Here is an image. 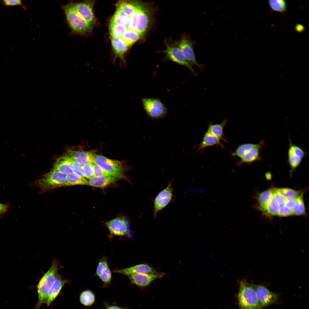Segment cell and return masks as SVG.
<instances>
[{"instance_id":"7402d4cb","label":"cell","mask_w":309,"mask_h":309,"mask_svg":"<svg viewBox=\"0 0 309 309\" xmlns=\"http://www.w3.org/2000/svg\"><path fill=\"white\" fill-rule=\"evenodd\" d=\"M280 206L273 195L272 198L267 204L259 206V209L264 215L270 217L277 215Z\"/></svg>"},{"instance_id":"c3c4849f","label":"cell","mask_w":309,"mask_h":309,"mask_svg":"<svg viewBox=\"0 0 309 309\" xmlns=\"http://www.w3.org/2000/svg\"><path fill=\"white\" fill-rule=\"evenodd\" d=\"M189 191L201 193H204L205 191L201 189L197 188H192L190 189Z\"/></svg>"},{"instance_id":"8fae6325","label":"cell","mask_w":309,"mask_h":309,"mask_svg":"<svg viewBox=\"0 0 309 309\" xmlns=\"http://www.w3.org/2000/svg\"><path fill=\"white\" fill-rule=\"evenodd\" d=\"M172 181L168 186L159 193L154 202L153 217H156L158 213L165 208L171 201L173 197Z\"/></svg>"},{"instance_id":"74e56055","label":"cell","mask_w":309,"mask_h":309,"mask_svg":"<svg viewBox=\"0 0 309 309\" xmlns=\"http://www.w3.org/2000/svg\"><path fill=\"white\" fill-rule=\"evenodd\" d=\"M108 267L107 258L105 257H102L99 262L96 270V275L99 277Z\"/></svg>"},{"instance_id":"9a60e30c","label":"cell","mask_w":309,"mask_h":309,"mask_svg":"<svg viewBox=\"0 0 309 309\" xmlns=\"http://www.w3.org/2000/svg\"><path fill=\"white\" fill-rule=\"evenodd\" d=\"M94 151L69 150L66 155L78 163L82 166L89 163H94Z\"/></svg>"},{"instance_id":"f6af8a7d","label":"cell","mask_w":309,"mask_h":309,"mask_svg":"<svg viewBox=\"0 0 309 309\" xmlns=\"http://www.w3.org/2000/svg\"><path fill=\"white\" fill-rule=\"evenodd\" d=\"M296 203V198L290 200H286L284 204L288 208L292 209Z\"/></svg>"},{"instance_id":"8d00e7d4","label":"cell","mask_w":309,"mask_h":309,"mask_svg":"<svg viewBox=\"0 0 309 309\" xmlns=\"http://www.w3.org/2000/svg\"><path fill=\"white\" fill-rule=\"evenodd\" d=\"M99 278L103 283L104 287H106L110 284L112 276L111 271L108 266L104 271Z\"/></svg>"},{"instance_id":"9c48e42d","label":"cell","mask_w":309,"mask_h":309,"mask_svg":"<svg viewBox=\"0 0 309 309\" xmlns=\"http://www.w3.org/2000/svg\"><path fill=\"white\" fill-rule=\"evenodd\" d=\"M194 43L189 37L184 36L177 42L176 45L192 65H196L202 69L203 65L198 64L196 61L194 51Z\"/></svg>"},{"instance_id":"277c9868","label":"cell","mask_w":309,"mask_h":309,"mask_svg":"<svg viewBox=\"0 0 309 309\" xmlns=\"http://www.w3.org/2000/svg\"><path fill=\"white\" fill-rule=\"evenodd\" d=\"M94 163L101 167L110 175L118 179L124 176V169L120 161L109 159L104 156L95 154Z\"/></svg>"},{"instance_id":"e0dca14e","label":"cell","mask_w":309,"mask_h":309,"mask_svg":"<svg viewBox=\"0 0 309 309\" xmlns=\"http://www.w3.org/2000/svg\"><path fill=\"white\" fill-rule=\"evenodd\" d=\"M113 272L125 275L133 273L150 274L157 272L155 270L146 264H141L128 268L115 270Z\"/></svg>"},{"instance_id":"1f68e13d","label":"cell","mask_w":309,"mask_h":309,"mask_svg":"<svg viewBox=\"0 0 309 309\" xmlns=\"http://www.w3.org/2000/svg\"><path fill=\"white\" fill-rule=\"evenodd\" d=\"M269 4L274 10L282 14H285L287 12L286 4L283 0H272L268 1Z\"/></svg>"},{"instance_id":"d6a6232c","label":"cell","mask_w":309,"mask_h":309,"mask_svg":"<svg viewBox=\"0 0 309 309\" xmlns=\"http://www.w3.org/2000/svg\"><path fill=\"white\" fill-rule=\"evenodd\" d=\"M292 215H301L305 214V209L303 195L296 198V203L292 209Z\"/></svg>"},{"instance_id":"8992f818","label":"cell","mask_w":309,"mask_h":309,"mask_svg":"<svg viewBox=\"0 0 309 309\" xmlns=\"http://www.w3.org/2000/svg\"><path fill=\"white\" fill-rule=\"evenodd\" d=\"M66 175L52 170L37 181L39 187L47 190L64 186Z\"/></svg>"},{"instance_id":"7c38bea8","label":"cell","mask_w":309,"mask_h":309,"mask_svg":"<svg viewBox=\"0 0 309 309\" xmlns=\"http://www.w3.org/2000/svg\"><path fill=\"white\" fill-rule=\"evenodd\" d=\"M131 283L140 288H144L148 286L152 281L161 278L163 274L156 272L150 274L141 273H131L126 275Z\"/></svg>"},{"instance_id":"4fadbf2b","label":"cell","mask_w":309,"mask_h":309,"mask_svg":"<svg viewBox=\"0 0 309 309\" xmlns=\"http://www.w3.org/2000/svg\"><path fill=\"white\" fill-rule=\"evenodd\" d=\"M74 7L79 15L92 27L95 21L93 10V3L91 1H86L74 3Z\"/></svg>"},{"instance_id":"d590c367","label":"cell","mask_w":309,"mask_h":309,"mask_svg":"<svg viewBox=\"0 0 309 309\" xmlns=\"http://www.w3.org/2000/svg\"><path fill=\"white\" fill-rule=\"evenodd\" d=\"M81 175L85 178L90 179L94 177L93 164L89 163L82 166Z\"/></svg>"},{"instance_id":"cb8c5ba5","label":"cell","mask_w":309,"mask_h":309,"mask_svg":"<svg viewBox=\"0 0 309 309\" xmlns=\"http://www.w3.org/2000/svg\"><path fill=\"white\" fill-rule=\"evenodd\" d=\"M140 2L128 1H119L116 4V8L118 9L127 14L130 17L137 9Z\"/></svg>"},{"instance_id":"603a6c76","label":"cell","mask_w":309,"mask_h":309,"mask_svg":"<svg viewBox=\"0 0 309 309\" xmlns=\"http://www.w3.org/2000/svg\"><path fill=\"white\" fill-rule=\"evenodd\" d=\"M87 185V180L81 175L72 171L66 175L64 186Z\"/></svg>"},{"instance_id":"d6986e66","label":"cell","mask_w":309,"mask_h":309,"mask_svg":"<svg viewBox=\"0 0 309 309\" xmlns=\"http://www.w3.org/2000/svg\"><path fill=\"white\" fill-rule=\"evenodd\" d=\"M72 159L67 155L62 156L57 159L53 170L66 175L72 171Z\"/></svg>"},{"instance_id":"e575fe53","label":"cell","mask_w":309,"mask_h":309,"mask_svg":"<svg viewBox=\"0 0 309 309\" xmlns=\"http://www.w3.org/2000/svg\"><path fill=\"white\" fill-rule=\"evenodd\" d=\"M280 190L286 200L295 199L302 195L300 192L292 189L284 188L280 189Z\"/></svg>"},{"instance_id":"f546056e","label":"cell","mask_w":309,"mask_h":309,"mask_svg":"<svg viewBox=\"0 0 309 309\" xmlns=\"http://www.w3.org/2000/svg\"><path fill=\"white\" fill-rule=\"evenodd\" d=\"M257 143H246L239 146L233 153L231 155L238 157L240 159L251 149L255 146Z\"/></svg>"},{"instance_id":"bcb514c9","label":"cell","mask_w":309,"mask_h":309,"mask_svg":"<svg viewBox=\"0 0 309 309\" xmlns=\"http://www.w3.org/2000/svg\"><path fill=\"white\" fill-rule=\"evenodd\" d=\"M295 29L296 31L299 33L303 32L305 29L303 25L299 23H297L295 25Z\"/></svg>"},{"instance_id":"3957f363","label":"cell","mask_w":309,"mask_h":309,"mask_svg":"<svg viewBox=\"0 0 309 309\" xmlns=\"http://www.w3.org/2000/svg\"><path fill=\"white\" fill-rule=\"evenodd\" d=\"M63 9L68 25L73 31L84 34L90 29L92 27L76 12L74 3L70 2L64 5Z\"/></svg>"},{"instance_id":"7bdbcfd3","label":"cell","mask_w":309,"mask_h":309,"mask_svg":"<svg viewBox=\"0 0 309 309\" xmlns=\"http://www.w3.org/2000/svg\"><path fill=\"white\" fill-rule=\"evenodd\" d=\"M82 166L78 163L72 159L71 165V169L72 171L76 172L81 175V170Z\"/></svg>"},{"instance_id":"30bf717a","label":"cell","mask_w":309,"mask_h":309,"mask_svg":"<svg viewBox=\"0 0 309 309\" xmlns=\"http://www.w3.org/2000/svg\"><path fill=\"white\" fill-rule=\"evenodd\" d=\"M289 142L288 161L291 168L290 172L291 175L300 164L307 153L300 146L293 143L290 138Z\"/></svg>"},{"instance_id":"d4e9b609","label":"cell","mask_w":309,"mask_h":309,"mask_svg":"<svg viewBox=\"0 0 309 309\" xmlns=\"http://www.w3.org/2000/svg\"><path fill=\"white\" fill-rule=\"evenodd\" d=\"M129 17L124 12L116 8L110 22L116 24L125 26L128 28Z\"/></svg>"},{"instance_id":"ba28073f","label":"cell","mask_w":309,"mask_h":309,"mask_svg":"<svg viewBox=\"0 0 309 309\" xmlns=\"http://www.w3.org/2000/svg\"><path fill=\"white\" fill-rule=\"evenodd\" d=\"M253 285L258 301L262 308L278 301L279 297V294L270 291L266 286L262 285L253 284Z\"/></svg>"},{"instance_id":"52a82bcc","label":"cell","mask_w":309,"mask_h":309,"mask_svg":"<svg viewBox=\"0 0 309 309\" xmlns=\"http://www.w3.org/2000/svg\"><path fill=\"white\" fill-rule=\"evenodd\" d=\"M164 52L167 59L187 67L193 74L196 75L197 73L193 68L192 65L176 46L167 45Z\"/></svg>"},{"instance_id":"7a4b0ae2","label":"cell","mask_w":309,"mask_h":309,"mask_svg":"<svg viewBox=\"0 0 309 309\" xmlns=\"http://www.w3.org/2000/svg\"><path fill=\"white\" fill-rule=\"evenodd\" d=\"M58 263L57 261H54L39 280L37 286L38 300L36 309H39L41 305L45 302L49 292L58 276Z\"/></svg>"},{"instance_id":"6da1fadb","label":"cell","mask_w":309,"mask_h":309,"mask_svg":"<svg viewBox=\"0 0 309 309\" xmlns=\"http://www.w3.org/2000/svg\"><path fill=\"white\" fill-rule=\"evenodd\" d=\"M240 309H262L253 284L245 280L240 281L237 294Z\"/></svg>"},{"instance_id":"f35d334b","label":"cell","mask_w":309,"mask_h":309,"mask_svg":"<svg viewBox=\"0 0 309 309\" xmlns=\"http://www.w3.org/2000/svg\"><path fill=\"white\" fill-rule=\"evenodd\" d=\"M93 165L94 177L111 176L97 164L94 163Z\"/></svg>"},{"instance_id":"44dd1931","label":"cell","mask_w":309,"mask_h":309,"mask_svg":"<svg viewBox=\"0 0 309 309\" xmlns=\"http://www.w3.org/2000/svg\"><path fill=\"white\" fill-rule=\"evenodd\" d=\"M110 39L116 56L123 60V55L130 47L120 37H110Z\"/></svg>"},{"instance_id":"484cf974","label":"cell","mask_w":309,"mask_h":309,"mask_svg":"<svg viewBox=\"0 0 309 309\" xmlns=\"http://www.w3.org/2000/svg\"><path fill=\"white\" fill-rule=\"evenodd\" d=\"M143 35L135 31L128 29L120 38L130 47Z\"/></svg>"},{"instance_id":"7dc6e473","label":"cell","mask_w":309,"mask_h":309,"mask_svg":"<svg viewBox=\"0 0 309 309\" xmlns=\"http://www.w3.org/2000/svg\"><path fill=\"white\" fill-rule=\"evenodd\" d=\"M104 309H126L123 307L113 305H107Z\"/></svg>"},{"instance_id":"4dcf8cb0","label":"cell","mask_w":309,"mask_h":309,"mask_svg":"<svg viewBox=\"0 0 309 309\" xmlns=\"http://www.w3.org/2000/svg\"><path fill=\"white\" fill-rule=\"evenodd\" d=\"M109 29L110 37H120L124 33L127 29L124 26L110 22Z\"/></svg>"},{"instance_id":"5b68a950","label":"cell","mask_w":309,"mask_h":309,"mask_svg":"<svg viewBox=\"0 0 309 309\" xmlns=\"http://www.w3.org/2000/svg\"><path fill=\"white\" fill-rule=\"evenodd\" d=\"M144 109L146 114L152 119L165 117L167 113V108L159 99L153 98L141 99Z\"/></svg>"},{"instance_id":"4316f807","label":"cell","mask_w":309,"mask_h":309,"mask_svg":"<svg viewBox=\"0 0 309 309\" xmlns=\"http://www.w3.org/2000/svg\"><path fill=\"white\" fill-rule=\"evenodd\" d=\"M220 140V139L207 131L205 134L201 142L199 145L198 150H201L207 147L219 144Z\"/></svg>"},{"instance_id":"ffe728a7","label":"cell","mask_w":309,"mask_h":309,"mask_svg":"<svg viewBox=\"0 0 309 309\" xmlns=\"http://www.w3.org/2000/svg\"><path fill=\"white\" fill-rule=\"evenodd\" d=\"M118 179L112 176L94 177L87 180V185L95 187L104 188L114 183Z\"/></svg>"},{"instance_id":"836d02e7","label":"cell","mask_w":309,"mask_h":309,"mask_svg":"<svg viewBox=\"0 0 309 309\" xmlns=\"http://www.w3.org/2000/svg\"><path fill=\"white\" fill-rule=\"evenodd\" d=\"M273 195V189L266 190L260 193L258 198V201L260 206L267 204L272 198Z\"/></svg>"},{"instance_id":"ee69618b","label":"cell","mask_w":309,"mask_h":309,"mask_svg":"<svg viewBox=\"0 0 309 309\" xmlns=\"http://www.w3.org/2000/svg\"><path fill=\"white\" fill-rule=\"evenodd\" d=\"M10 206L9 203L3 204L0 202V218L7 213Z\"/></svg>"},{"instance_id":"5bb4252c","label":"cell","mask_w":309,"mask_h":309,"mask_svg":"<svg viewBox=\"0 0 309 309\" xmlns=\"http://www.w3.org/2000/svg\"><path fill=\"white\" fill-rule=\"evenodd\" d=\"M105 225L110 233L113 235L123 236L128 234V227L122 218H115L106 222Z\"/></svg>"},{"instance_id":"2e32d148","label":"cell","mask_w":309,"mask_h":309,"mask_svg":"<svg viewBox=\"0 0 309 309\" xmlns=\"http://www.w3.org/2000/svg\"><path fill=\"white\" fill-rule=\"evenodd\" d=\"M265 144V142L262 140L250 150L240 159V164L248 165L261 160V152Z\"/></svg>"},{"instance_id":"ac0fdd59","label":"cell","mask_w":309,"mask_h":309,"mask_svg":"<svg viewBox=\"0 0 309 309\" xmlns=\"http://www.w3.org/2000/svg\"><path fill=\"white\" fill-rule=\"evenodd\" d=\"M68 282L58 275L51 287L48 293L45 303L49 305L58 296L64 285Z\"/></svg>"},{"instance_id":"f1b7e54d","label":"cell","mask_w":309,"mask_h":309,"mask_svg":"<svg viewBox=\"0 0 309 309\" xmlns=\"http://www.w3.org/2000/svg\"><path fill=\"white\" fill-rule=\"evenodd\" d=\"M80 300L81 303L84 306H90L95 302V295L92 291L88 290H85L80 293Z\"/></svg>"},{"instance_id":"b9f144b4","label":"cell","mask_w":309,"mask_h":309,"mask_svg":"<svg viewBox=\"0 0 309 309\" xmlns=\"http://www.w3.org/2000/svg\"><path fill=\"white\" fill-rule=\"evenodd\" d=\"M1 2L3 4L7 6H15L17 5H20L23 7V8H25L22 3L21 1L20 0H3L1 1Z\"/></svg>"},{"instance_id":"60d3db41","label":"cell","mask_w":309,"mask_h":309,"mask_svg":"<svg viewBox=\"0 0 309 309\" xmlns=\"http://www.w3.org/2000/svg\"><path fill=\"white\" fill-rule=\"evenodd\" d=\"M292 215V210L284 204L280 206L277 215L280 217H287Z\"/></svg>"},{"instance_id":"ab89813d","label":"cell","mask_w":309,"mask_h":309,"mask_svg":"<svg viewBox=\"0 0 309 309\" xmlns=\"http://www.w3.org/2000/svg\"><path fill=\"white\" fill-rule=\"evenodd\" d=\"M273 195L277 200L280 205L284 204L286 199L281 193L280 189L274 188H273Z\"/></svg>"},{"instance_id":"83f0119b","label":"cell","mask_w":309,"mask_h":309,"mask_svg":"<svg viewBox=\"0 0 309 309\" xmlns=\"http://www.w3.org/2000/svg\"><path fill=\"white\" fill-rule=\"evenodd\" d=\"M227 122V119H225L220 124H211L207 131L221 140L222 138L223 128Z\"/></svg>"}]
</instances>
